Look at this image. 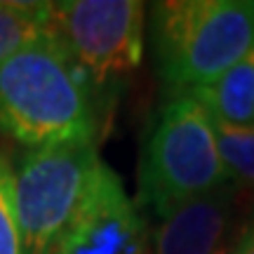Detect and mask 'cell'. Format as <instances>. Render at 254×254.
Listing matches in <instances>:
<instances>
[{
	"label": "cell",
	"instance_id": "8992f818",
	"mask_svg": "<svg viewBox=\"0 0 254 254\" xmlns=\"http://www.w3.org/2000/svg\"><path fill=\"white\" fill-rule=\"evenodd\" d=\"M47 254H148L144 214L104 160L80 207Z\"/></svg>",
	"mask_w": 254,
	"mask_h": 254
},
{
	"label": "cell",
	"instance_id": "ba28073f",
	"mask_svg": "<svg viewBox=\"0 0 254 254\" xmlns=\"http://www.w3.org/2000/svg\"><path fill=\"white\" fill-rule=\"evenodd\" d=\"M214 123L254 127V50L209 85L189 90Z\"/></svg>",
	"mask_w": 254,
	"mask_h": 254
},
{
	"label": "cell",
	"instance_id": "7a4b0ae2",
	"mask_svg": "<svg viewBox=\"0 0 254 254\" xmlns=\"http://www.w3.org/2000/svg\"><path fill=\"white\" fill-rule=\"evenodd\" d=\"M228 184L209 113L193 92H174L146 136L139 163V205L165 219Z\"/></svg>",
	"mask_w": 254,
	"mask_h": 254
},
{
	"label": "cell",
	"instance_id": "9c48e42d",
	"mask_svg": "<svg viewBox=\"0 0 254 254\" xmlns=\"http://www.w3.org/2000/svg\"><path fill=\"white\" fill-rule=\"evenodd\" d=\"M52 2L0 0V64L50 31Z\"/></svg>",
	"mask_w": 254,
	"mask_h": 254
},
{
	"label": "cell",
	"instance_id": "52a82bcc",
	"mask_svg": "<svg viewBox=\"0 0 254 254\" xmlns=\"http://www.w3.org/2000/svg\"><path fill=\"white\" fill-rule=\"evenodd\" d=\"M236 214V186L207 193L160 219L148 238V254H217L226 247Z\"/></svg>",
	"mask_w": 254,
	"mask_h": 254
},
{
	"label": "cell",
	"instance_id": "5b68a950",
	"mask_svg": "<svg viewBox=\"0 0 254 254\" xmlns=\"http://www.w3.org/2000/svg\"><path fill=\"white\" fill-rule=\"evenodd\" d=\"M144 21L139 0H64L50 12V31L92 85H109L141 64Z\"/></svg>",
	"mask_w": 254,
	"mask_h": 254
},
{
	"label": "cell",
	"instance_id": "30bf717a",
	"mask_svg": "<svg viewBox=\"0 0 254 254\" xmlns=\"http://www.w3.org/2000/svg\"><path fill=\"white\" fill-rule=\"evenodd\" d=\"M214 134L228 182L236 189H254V127L214 123Z\"/></svg>",
	"mask_w": 254,
	"mask_h": 254
},
{
	"label": "cell",
	"instance_id": "4fadbf2b",
	"mask_svg": "<svg viewBox=\"0 0 254 254\" xmlns=\"http://www.w3.org/2000/svg\"><path fill=\"white\" fill-rule=\"evenodd\" d=\"M217 254H231V247H228V245H226V247H221V250H219Z\"/></svg>",
	"mask_w": 254,
	"mask_h": 254
},
{
	"label": "cell",
	"instance_id": "6da1fadb",
	"mask_svg": "<svg viewBox=\"0 0 254 254\" xmlns=\"http://www.w3.org/2000/svg\"><path fill=\"white\" fill-rule=\"evenodd\" d=\"M92 82L52 31L0 64V132L26 148L97 141Z\"/></svg>",
	"mask_w": 254,
	"mask_h": 254
},
{
	"label": "cell",
	"instance_id": "3957f363",
	"mask_svg": "<svg viewBox=\"0 0 254 254\" xmlns=\"http://www.w3.org/2000/svg\"><path fill=\"white\" fill-rule=\"evenodd\" d=\"M153 47L174 92L209 85L254 50V0L158 2Z\"/></svg>",
	"mask_w": 254,
	"mask_h": 254
},
{
	"label": "cell",
	"instance_id": "8fae6325",
	"mask_svg": "<svg viewBox=\"0 0 254 254\" xmlns=\"http://www.w3.org/2000/svg\"><path fill=\"white\" fill-rule=\"evenodd\" d=\"M0 254H24V240L14 209L12 165L0 155Z\"/></svg>",
	"mask_w": 254,
	"mask_h": 254
},
{
	"label": "cell",
	"instance_id": "277c9868",
	"mask_svg": "<svg viewBox=\"0 0 254 254\" xmlns=\"http://www.w3.org/2000/svg\"><path fill=\"white\" fill-rule=\"evenodd\" d=\"M101 163L97 141L26 148L14 174V209L24 254H47L75 209Z\"/></svg>",
	"mask_w": 254,
	"mask_h": 254
},
{
	"label": "cell",
	"instance_id": "7c38bea8",
	"mask_svg": "<svg viewBox=\"0 0 254 254\" xmlns=\"http://www.w3.org/2000/svg\"><path fill=\"white\" fill-rule=\"evenodd\" d=\"M231 254H254V219L243 228L238 243L231 247Z\"/></svg>",
	"mask_w": 254,
	"mask_h": 254
}]
</instances>
